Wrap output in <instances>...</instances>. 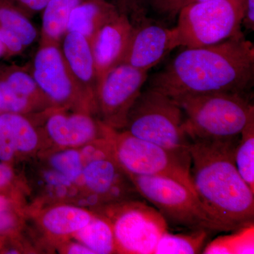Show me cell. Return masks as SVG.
<instances>
[{
    "mask_svg": "<svg viewBox=\"0 0 254 254\" xmlns=\"http://www.w3.org/2000/svg\"><path fill=\"white\" fill-rule=\"evenodd\" d=\"M92 211L109 221L116 254H153L160 237L168 230L162 214L141 200L112 203Z\"/></svg>",
    "mask_w": 254,
    "mask_h": 254,
    "instance_id": "cell-8",
    "label": "cell"
},
{
    "mask_svg": "<svg viewBox=\"0 0 254 254\" xmlns=\"http://www.w3.org/2000/svg\"><path fill=\"white\" fill-rule=\"evenodd\" d=\"M184 0H147L153 10L168 18H175L181 9Z\"/></svg>",
    "mask_w": 254,
    "mask_h": 254,
    "instance_id": "cell-31",
    "label": "cell"
},
{
    "mask_svg": "<svg viewBox=\"0 0 254 254\" xmlns=\"http://www.w3.org/2000/svg\"><path fill=\"white\" fill-rule=\"evenodd\" d=\"M254 81V44L242 35L212 46L186 48L153 74L148 88L173 98L218 92L248 93Z\"/></svg>",
    "mask_w": 254,
    "mask_h": 254,
    "instance_id": "cell-1",
    "label": "cell"
},
{
    "mask_svg": "<svg viewBox=\"0 0 254 254\" xmlns=\"http://www.w3.org/2000/svg\"><path fill=\"white\" fill-rule=\"evenodd\" d=\"M202 254H254V225H246L235 230L232 235L217 237L210 242Z\"/></svg>",
    "mask_w": 254,
    "mask_h": 254,
    "instance_id": "cell-25",
    "label": "cell"
},
{
    "mask_svg": "<svg viewBox=\"0 0 254 254\" xmlns=\"http://www.w3.org/2000/svg\"><path fill=\"white\" fill-rule=\"evenodd\" d=\"M52 247L72 238L73 235L91 221L94 213L71 203H57L28 210Z\"/></svg>",
    "mask_w": 254,
    "mask_h": 254,
    "instance_id": "cell-16",
    "label": "cell"
},
{
    "mask_svg": "<svg viewBox=\"0 0 254 254\" xmlns=\"http://www.w3.org/2000/svg\"><path fill=\"white\" fill-rule=\"evenodd\" d=\"M235 163L244 181L254 191V117L241 133L235 149Z\"/></svg>",
    "mask_w": 254,
    "mask_h": 254,
    "instance_id": "cell-28",
    "label": "cell"
},
{
    "mask_svg": "<svg viewBox=\"0 0 254 254\" xmlns=\"http://www.w3.org/2000/svg\"><path fill=\"white\" fill-rule=\"evenodd\" d=\"M127 175L142 198L154 205L165 220L193 230L225 232L198 196L180 182L165 177Z\"/></svg>",
    "mask_w": 254,
    "mask_h": 254,
    "instance_id": "cell-9",
    "label": "cell"
},
{
    "mask_svg": "<svg viewBox=\"0 0 254 254\" xmlns=\"http://www.w3.org/2000/svg\"><path fill=\"white\" fill-rule=\"evenodd\" d=\"M185 118L173 98L148 88L131 107L123 130L167 149L190 154V141L184 128Z\"/></svg>",
    "mask_w": 254,
    "mask_h": 254,
    "instance_id": "cell-5",
    "label": "cell"
},
{
    "mask_svg": "<svg viewBox=\"0 0 254 254\" xmlns=\"http://www.w3.org/2000/svg\"><path fill=\"white\" fill-rule=\"evenodd\" d=\"M23 177L29 189L31 202L28 208L71 203L89 208L88 195L81 187L57 173L36 158L23 163Z\"/></svg>",
    "mask_w": 254,
    "mask_h": 254,
    "instance_id": "cell-14",
    "label": "cell"
},
{
    "mask_svg": "<svg viewBox=\"0 0 254 254\" xmlns=\"http://www.w3.org/2000/svg\"><path fill=\"white\" fill-rule=\"evenodd\" d=\"M0 193L28 207V199H31L29 189L22 172L16 167L0 161Z\"/></svg>",
    "mask_w": 254,
    "mask_h": 254,
    "instance_id": "cell-29",
    "label": "cell"
},
{
    "mask_svg": "<svg viewBox=\"0 0 254 254\" xmlns=\"http://www.w3.org/2000/svg\"><path fill=\"white\" fill-rule=\"evenodd\" d=\"M242 25L247 30H254V0H245Z\"/></svg>",
    "mask_w": 254,
    "mask_h": 254,
    "instance_id": "cell-34",
    "label": "cell"
},
{
    "mask_svg": "<svg viewBox=\"0 0 254 254\" xmlns=\"http://www.w3.org/2000/svg\"><path fill=\"white\" fill-rule=\"evenodd\" d=\"M132 30L131 20L126 15L120 14L100 28L90 42L98 83L112 69L124 63Z\"/></svg>",
    "mask_w": 254,
    "mask_h": 254,
    "instance_id": "cell-17",
    "label": "cell"
},
{
    "mask_svg": "<svg viewBox=\"0 0 254 254\" xmlns=\"http://www.w3.org/2000/svg\"><path fill=\"white\" fill-rule=\"evenodd\" d=\"M60 48L73 81L96 113L95 93L98 76L91 43L79 33H66Z\"/></svg>",
    "mask_w": 254,
    "mask_h": 254,
    "instance_id": "cell-18",
    "label": "cell"
},
{
    "mask_svg": "<svg viewBox=\"0 0 254 254\" xmlns=\"http://www.w3.org/2000/svg\"><path fill=\"white\" fill-rule=\"evenodd\" d=\"M173 99L185 114L184 128L190 141L238 138L254 117L248 93L218 92Z\"/></svg>",
    "mask_w": 254,
    "mask_h": 254,
    "instance_id": "cell-3",
    "label": "cell"
},
{
    "mask_svg": "<svg viewBox=\"0 0 254 254\" xmlns=\"http://www.w3.org/2000/svg\"><path fill=\"white\" fill-rule=\"evenodd\" d=\"M27 218V206L0 193V239L21 235Z\"/></svg>",
    "mask_w": 254,
    "mask_h": 254,
    "instance_id": "cell-27",
    "label": "cell"
},
{
    "mask_svg": "<svg viewBox=\"0 0 254 254\" xmlns=\"http://www.w3.org/2000/svg\"><path fill=\"white\" fill-rule=\"evenodd\" d=\"M184 1H185V0H184Z\"/></svg>",
    "mask_w": 254,
    "mask_h": 254,
    "instance_id": "cell-38",
    "label": "cell"
},
{
    "mask_svg": "<svg viewBox=\"0 0 254 254\" xmlns=\"http://www.w3.org/2000/svg\"><path fill=\"white\" fill-rule=\"evenodd\" d=\"M26 16L31 18L42 12L50 0H11Z\"/></svg>",
    "mask_w": 254,
    "mask_h": 254,
    "instance_id": "cell-32",
    "label": "cell"
},
{
    "mask_svg": "<svg viewBox=\"0 0 254 254\" xmlns=\"http://www.w3.org/2000/svg\"><path fill=\"white\" fill-rule=\"evenodd\" d=\"M208 1V0H185L183 3H182V6H185V5L191 4V3L200 2V1Z\"/></svg>",
    "mask_w": 254,
    "mask_h": 254,
    "instance_id": "cell-35",
    "label": "cell"
},
{
    "mask_svg": "<svg viewBox=\"0 0 254 254\" xmlns=\"http://www.w3.org/2000/svg\"><path fill=\"white\" fill-rule=\"evenodd\" d=\"M78 148L84 163L81 188L89 198L91 210L112 203L141 199L117 161L107 136Z\"/></svg>",
    "mask_w": 254,
    "mask_h": 254,
    "instance_id": "cell-7",
    "label": "cell"
},
{
    "mask_svg": "<svg viewBox=\"0 0 254 254\" xmlns=\"http://www.w3.org/2000/svg\"><path fill=\"white\" fill-rule=\"evenodd\" d=\"M30 69L40 89L55 108L96 115L73 81L60 45L40 43Z\"/></svg>",
    "mask_w": 254,
    "mask_h": 254,
    "instance_id": "cell-10",
    "label": "cell"
},
{
    "mask_svg": "<svg viewBox=\"0 0 254 254\" xmlns=\"http://www.w3.org/2000/svg\"><path fill=\"white\" fill-rule=\"evenodd\" d=\"M0 78L15 91L34 102L42 110L46 111L55 108L40 89L30 69V65L0 64Z\"/></svg>",
    "mask_w": 254,
    "mask_h": 254,
    "instance_id": "cell-21",
    "label": "cell"
},
{
    "mask_svg": "<svg viewBox=\"0 0 254 254\" xmlns=\"http://www.w3.org/2000/svg\"><path fill=\"white\" fill-rule=\"evenodd\" d=\"M71 239L86 246L93 254H116L113 228L109 221L100 214L94 213L91 221Z\"/></svg>",
    "mask_w": 254,
    "mask_h": 254,
    "instance_id": "cell-22",
    "label": "cell"
},
{
    "mask_svg": "<svg viewBox=\"0 0 254 254\" xmlns=\"http://www.w3.org/2000/svg\"><path fill=\"white\" fill-rule=\"evenodd\" d=\"M40 125L48 142V150L81 148L106 136L105 124L88 112L51 108L43 114Z\"/></svg>",
    "mask_w": 254,
    "mask_h": 254,
    "instance_id": "cell-12",
    "label": "cell"
},
{
    "mask_svg": "<svg viewBox=\"0 0 254 254\" xmlns=\"http://www.w3.org/2000/svg\"><path fill=\"white\" fill-rule=\"evenodd\" d=\"M4 55L5 53L4 48H3L2 45L0 43V59H1V58H4Z\"/></svg>",
    "mask_w": 254,
    "mask_h": 254,
    "instance_id": "cell-36",
    "label": "cell"
},
{
    "mask_svg": "<svg viewBox=\"0 0 254 254\" xmlns=\"http://www.w3.org/2000/svg\"><path fill=\"white\" fill-rule=\"evenodd\" d=\"M0 28L14 33L26 48L38 38V31L31 18L11 0H0Z\"/></svg>",
    "mask_w": 254,
    "mask_h": 254,
    "instance_id": "cell-24",
    "label": "cell"
},
{
    "mask_svg": "<svg viewBox=\"0 0 254 254\" xmlns=\"http://www.w3.org/2000/svg\"><path fill=\"white\" fill-rule=\"evenodd\" d=\"M120 14L110 0H86L71 12L66 33H79L91 42L100 28Z\"/></svg>",
    "mask_w": 254,
    "mask_h": 254,
    "instance_id": "cell-19",
    "label": "cell"
},
{
    "mask_svg": "<svg viewBox=\"0 0 254 254\" xmlns=\"http://www.w3.org/2000/svg\"><path fill=\"white\" fill-rule=\"evenodd\" d=\"M244 4L245 0H208L182 6L172 28L174 48L212 46L244 35Z\"/></svg>",
    "mask_w": 254,
    "mask_h": 254,
    "instance_id": "cell-4",
    "label": "cell"
},
{
    "mask_svg": "<svg viewBox=\"0 0 254 254\" xmlns=\"http://www.w3.org/2000/svg\"><path fill=\"white\" fill-rule=\"evenodd\" d=\"M55 248L60 254H93L88 247L81 242L74 240H66L57 246Z\"/></svg>",
    "mask_w": 254,
    "mask_h": 254,
    "instance_id": "cell-33",
    "label": "cell"
},
{
    "mask_svg": "<svg viewBox=\"0 0 254 254\" xmlns=\"http://www.w3.org/2000/svg\"><path fill=\"white\" fill-rule=\"evenodd\" d=\"M132 25L131 40L123 63L148 71L175 49L172 28L148 17Z\"/></svg>",
    "mask_w": 254,
    "mask_h": 254,
    "instance_id": "cell-15",
    "label": "cell"
},
{
    "mask_svg": "<svg viewBox=\"0 0 254 254\" xmlns=\"http://www.w3.org/2000/svg\"><path fill=\"white\" fill-rule=\"evenodd\" d=\"M121 14L131 20L132 24L139 23L147 17V0H110Z\"/></svg>",
    "mask_w": 254,
    "mask_h": 254,
    "instance_id": "cell-30",
    "label": "cell"
},
{
    "mask_svg": "<svg viewBox=\"0 0 254 254\" xmlns=\"http://www.w3.org/2000/svg\"><path fill=\"white\" fill-rule=\"evenodd\" d=\"M208 232L195 230L189 234H172L167 230L160 237L153 254L200 253Z\"/></svg>",
    "mask_w": 254,
    "mask_h": 254,
    "instance_id": "cell-26",
    "label": "cell"
},
{
    "mask_svg": "<svg viewBox=\"0 0 254 254\" xmlns=\"http://www.w3.org/2000/svg\"><path fill=\"white\" fill-rule=\"evenodd\" d=\"M105 126L115 158L127 175L168 177L196 195L190 176V154L167 149L125 130Z\"/></svg>",
    "mask_w": 254,
    "mask_h": 254,
    "instance_id": "cell-6",
    "label": "cell"
},
{
    "mask_svg": "<svg viewBox=\"0 0 254 254\" xmlns=\"http://www.w3.org/2000/svg\"><path fill=\"white\" fill-rule=\"evenodd\" d=\"M86 0H50L42 16L40 43L61 44L66 33L70 15L75 8Z\"/></svg>",
    "mask_w": 254,
    "mask_h": 254,
    "instance_id": "cell-20",
    "label": "cell"
},
{
    "mask_svg": "<svg viewBox=\"0 0 254 254\" xmlns=\"http://www.w3.org/2000/svg\"><path fill=\"white\" fill-rule=\"evenodd\" d=\"M148 76V71L126 63L107 73L98 82L95 93L96 115L100 121L114 129H124Z\"/></svg>",
    "mask_w": 254,
    "mask_h": 254,
    "instance_id": "cell-11",
    "label": "cell"
},
{
    "mask_svg": "<svg viewBox=\"0 0 254 254\" xmlns=\"http://www.w3.org/2000/svg\"><path fill=\"white\" fill-rule=\"evenodd\" d=\"M0 243H1V239H0Z\"/></svg>",
    "mask_w": 254,
    "mask_h": 254,
    "instance_id": "cell-37",
    "label": "cell"
},
{
    "mask_svg": "<svg viewBox=\"0 0 254 254\" xmlns=\"http://www.w3.org/2000/svg\"><path fill=\"white\" fill-rule=\"evenodd\" d=\"M48 149L44 132L34 117L0 113V161L16 167Z\"/></svg>",
    "mask_w": 254,
    "mask_h": 254,
    "instance_id": "cell-13",
    "label": "cell"
},
{
    "mask_svg": "<svg viewBox=\"0 0 254 254\" xmlns=\"http://www.w3.org/2000/svg\"><path fill=\"white\" fill-rule=\"evenodd\" d=\"M38 160L81 187L84 163L79 148H55L42 153Z\"/></svg>",
    "mask_w": 254,
    "mask_h": 254,
    "instance_id": "cell-23",
    "label": "cell"
},
{
    "mask_svg": "<svg viewBox=\"0 0 254 254\" xmlns=\"http://www.w3.org/2000/svg\"><path fill=\"white\" fill-rule=\"evenodd\" d=\"M239 140L190 141L189 148L197 196L225 232L254 223V191L235 163Z\"/></svg>",
    "mask_w": 254,
    "mask_h": 254,
    "instance_id": "cell-2",
    "label": "cell"
}]
</instances>
